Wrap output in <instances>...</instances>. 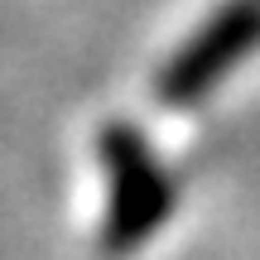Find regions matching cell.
<instances>
[{
	"label": "cell",
	"mask_w": 260,
	"mask_h": 260,
	"mask_svg": "<svg viewBox=\"0 0 260 260\" xmlns=\"http://www.w3.org/2000/svg\"><path fill=\"white\" fill-rule=\"evenodd\" d=\"M251 53H260V0H222L154 73V102L169 111L207 102Z\"/></svg>",
	"instance_id": "2"
},
{
	"label": "cell",
	"mask_w": 260,
	"mask_h": 260,
	"mask_svg": "<svg viewBox=\"0 0 260 260\" xmlns=\"http://www.w3.org/2000/svg\"><path fill=\"white\" fill-rule=\"evenodd\" d=\"M96 159L106 174V212L96 241H102V255L125 260L169 226L178 183L130 121H106L96 130Z\"/></svg>",
	"instance_id": "1"
}]
</instances>
